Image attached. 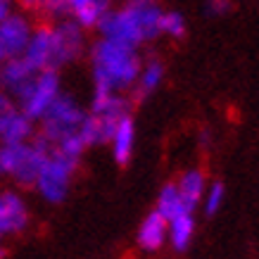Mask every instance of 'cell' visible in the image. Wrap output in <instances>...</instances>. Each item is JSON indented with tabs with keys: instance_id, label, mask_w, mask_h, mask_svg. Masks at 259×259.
I'll return each instance as SVG.
<instances>
[{
	"instance_id": "obj_24",
	"label": "cell",
	"mask_w": 259,
	"mask_h": 259,
	"mask_svg": "<svg viewBox=\"0 0 259 259\" xmlns=\"http://www.w3.org/2000/svg\"><path fill=\"white\" fill-rule=\"evenodd\" d=\"M207 5H209V12L214 15H224L228 10V0H207Z\"/></svg>"
},
{
	"instance_id": "obj_28",
	"label": "cell",
	"mask_w": 259,
	"mask_h": 259,
	"mask_svg": "<svg viewBox=\"0 0 259 259\" xmlns=\"http://www.w3.org/2000/svg\"><path fill=\"white\" fill-rule=\"evenodd\" d=\"M0 257H5V250H3V247H0Z\"/></svg>"
},
{
	"instance_id": "obj_14",
	"label": "cell",
	"mask_w": 259,
	"mask_h": 259,
	"mask_svg": "<svg viewBox=\"0 0 259 259\" xmlns=\"http://www.w3.org/2000/svg\"><path fill=\"white\" fill-rule=\"evenodd\" d=\"M67 3V15L74 17L83 29H93L100 24V19L110 12V0H64Z\"/></svg>"
},
{
	"instance_id": "obj_22",
	"label": "cell",
	"mask_w": 259,
	"mask_h": 259,
	"mask_svg": "<svg viewBox=\"0 0 259 259\" xmlns=\"http://www.w3.org/2000/svg\"><path fill=\"white\" fill-rule=\"evenodd\" d=\"M221 202H224V186L221 183H212L207 188V195H204V214H217L219 212Z\"/></svg>"
},
{
	"instance_id": "obj_25",
	"label": "cell",
	"mask_w": 259,
	"mask_h": 259,
	"mask_svg": "<svg viewBox=\"0 0 259 259\" xmlns=\"http://www.w3.org/2000/svg\"><path fill=\"white\" fill-rule=\"evenodd\" d=\"M10 5H12V0H0V19L10 15Z\"/></svg>"
},
{
	"instance_id": "obj_27",
	"label": "cell",
	"mask_w": 259,
	"mask_h": 259,
	"mask_svg": "<svg viewBox=\"0 0 259 259\" xmlns=\"http://www.w3.org/2000/svg\"><path fill=\"white\" fill-rule=\"evenodd\" d=\"M0 176H5V166H3V152H0Z\"/></svg>"
},
{
	"instance_id": "obj_2",
	"label": "cell",
	"mask_w": 259,
	"mask_h": 259,
	"mask_svg": "<svg viewBox=\"0 0 259 259\" xmlns=\"http://www.w3.org/2000/svg\"><path fill=\"white\" fill-rule=\"evenodd\" d=\"M0 152H3V166L8 176H12L22 186H36L40 169L48 159V148L43 143H3Z\"/></svg>"
},
{
	"instance_id": "obj_12",
	"label": "cell",
	"mask_w": 259,
	"mask_h": 259,
	"mask_svg": "<svg viewBox=\"0 0 259 259\" xmlns=\"http://www.w3.org/2000/svg\"><path fill=\"white\" fill-rule=\"evenodd\" d=\"M36 69H50V57H53V29L50 26H38L31 31V38L26 43V50L22 53Z\"/></svg>"
},
{
	"instance_id": "obj_15",
	"label": "cell",
	"mask_w": 259,
	"mask_h": 259,
	"mask_svg": "<svg viewBox=\"0 0 259 259\" xmlns=\"http://www.w3.org/2000/svg\"><path fill=\"white\" fill-rule=\"evenodd\" d=\"M112 155L119 164H126L131 155H134V143H136V126L131 114H126L117 121V128L112 134Z\"/></svg>"
},
{
	"instance_id": "obj_17",
	"label": "cell",
	"mask_w": 259,
	"mask_h": 259,
	"mask_svg": "<svg viewBox=\"0 0 259 259\" xmlns=\"http://www.w3.org/2000/svg\"><path fill=\"white\" fill-rule=\"evenodd\" d=\"M33 124H36V121L17 107V112L10 117V121L5 124V128H3L0 141L3 143H24V141H29V138H33Z\"/></svg>"
},
{
	"instance_id": "obj_11",
	"label": "cell",
	"mask_w": 259,
	"mask_h": 259,
	"mask_svg": "<svg viewBox=\"0 0 259 259\" xmlns=\"http://www.w3.org/2000/svg\"><path fill=\"white\" fill-rule=\"evenodd\" d=\"M128 12L131 17L136 19L138 24V29H141L143 38L145 40H152L157 38L159 33H162V10L155 0H128Z\"/></svg>"
},
{
	"instance_id": "obj_10",
	"label": "cell",
	"mask_w": 259,
	"mask_h": 259,
	"mask_svg": "<svg viewBox=\"0 0 259 259\" xmlns=\"http://www.w3.org/2000/svg\"><path fill=\"white\" fill-rule=\"evenodd\" d=\"M36 74L38 69L24 55L5 60V62H0V91L8 95H17Z\"/></svg>"
},
{
	"instance_id": "obj_1",
	"label": "cell",
	"mask_w": 259,
	"mask_h": 259,
	"mask_svg": "<svg viewBox=\"0 0 259 259\" xmlns=\"http://www.w3.org/2000/svg\"><path fill=\"white\" fill-rule=\"evenodd\" d=\"M91 60H93V88H107V91H126L136 86L143 67L136 48L110 38L95 43L91 50Z\"/></svg>"
},
{
	"instance_id": "obj_3",
	"label": "cell",
	"mask_w": 259,
	"mask_h": 259,
	"mask_svg": "<svg viewBox=\"0 0 259 259\" xmlns=\"http://www.w3.org/2000/svg\"><path fill=\"white\" fill-rule=\"evenodd\" d=\"M86 119V112L79 107V102L69 95H57L55 102L48 107V112L40 117V131L38 134L46 138L50 145L60 143L67 136L79 134L81 124Z\"/></svg>"
},
{
	"instance_id": "obj_7",
	"label": "cell",
	"mask_w": 259,
	"mask_h": 259,
	"mask_svg": "<svg viewBox=\"0 0 259 259\" xmlns=\"http://www.w3.org/2000/svg\"><path fill=\"white\" fill-rule=\"evenodd\" d=\"M98 29H100L102 38L117 40V43H124V46L138 48L141 43H145V38H143L141 29H138L136 19L131 17L128 8L110 10V12H107V15L100 19Z\"/></svg>"
},
{
	"instance_id": "obj_13",
	"label": "cell",
	"mask_w": 259,
	"mask_h": 259,
	"mask_svg": "<svg viewBox=\"0 0 259 259\" xmlns=\"http://www.w3.org/2000/svg\"><path fill=\"white\" fill-rule=\"evenodd\" d=\"M166 236H169V221L155 209L143 219L141 228H138V245L148 252H157L164 245Z\"/></svg>"
},
{
	"instance_id": "obj_16",
	"label": "cell",
	"mask_w": 259,
	"mask_h": 259,
	"mask_svg": "<svg viewBox=\"0 0 259 259\" xmlns=\"http://www.w3.org/2000/svg\"><path fill=\"white\" fill-rule=\"evenodd\" d=\"M193 233H195V219H193V212H183L176 214L169 219V243L174 245V250H186L193 240Z\"/></svg>"
},
{
	"instance_id": "obj_8",
	"label": "cell",
	"mask_w": 259,
	"mask_h": 259,
	"mask_svg": "<svg viewBox=\"0 0 259 259\" xmlns=\"http://www.w3.org/2000/svg\"><path fill=\"white\" fill-rule=\"evenodd\" d=\"M29 38H31V26L22 15L10 12L5 19H0V62L22 55Z\"/></svg>"
},
{
	"instance_id": "obj_20",
	"label": "cell",
	"mask_w": 259,
	"mask_h": 259,
	"mask_svg": "<svg viewBox=\"0 0 259 259\" xmlns=\"http://www.w3.org/2000/svg\"><path fill=\"white\" fill-rule=\"evenodd\" d=\"M162 76H164V67L157 60H150L145 67H141V74H138V81H136V95L145 98L152 91H157V86L162 83Z\"/></svg>"
},
{
	"instance_id": "obj_9",
	"label": "cell",
	"mask_w": 259,
	"mask_h": 259,
	"mask_svg": "<svg viewBox=\"0 0 259 259\" xmlns=\"http://www.w3.org/2000/svg\"><path fill=\"white\" fill-rule=\"evenodd\" d=\"M29 224L26 202L17 193H0V238L22 233Z\"/></svg>"
},
{
	"instance_id": "obj_21",
	"label": "cell",
	"mask_w": 259,
	"mask_h": 259,
	"mask_svg": "<svg viewBox=\"0 0 259 259\" xmlns=\"http://www.w3.org/2000/svg\"><path fill=\"white\" fill-rule=\"evenodd\" d=\"M162 33L171 36V38H181L186 33V22L179 12H164L162 15Z\"/></svg>"
},
{
	"instance_id": "obj_6",
	"label": "cell",
	"mask_w": 259,
	"mask_h": 259,
	"mask_svg": "<svg viewBox=\"0 0 259 259\" xmlns=\"http://www.w3.org/2000/svg\"><path fill=\"white\" fill-rule=\"evenodd\" d=\"M83 50V26L79 22H62L53 29V57L50 69H60L74 62Z\"/></svg>"
},
{
	"instance_id": "obj_4",
	"label": "cell",
	"mask_w": 259,
	"mask_h": 259,
	"mask_svg": "<svg viewBox=\"0 0 259 259\" xmlns=\"http://www.w3.org/2000/svg\"><path fill=\"white\" fill-rule=\"evenodd\" d=\"M60 95V79L57 69H40L26 86L15 95L19 102V110L29 114L33 121H40V117L48 112V107Z\"/></svg>"
},
{
	"instance_id": "obj_29",
	"label": "cell",
	"mask_w": 259,
	"mask_h": 259,
	"mask_svg": "<svg viewBox=\"0 0 259 259\" xmlns=\"http://www.w3.org/2000/svg\"><path fill=\"white\" fill-rule=\"evenodd\" d=\"M126 3H128V0H126Z\"/></svg>"
},
{
	"instance_id": "obj_23",
	"label": "cell",
	"mask_w": 259,
	"mask_h": 259,
	"mask_svg": "<svg viewBox=\"0 0 259 259\" xmlns=\"http://www.w3.org/2000/svg\"><path fill=\"white\" fill-rule=\"evenodd\" d=\"M15 112H17L15 102L10 100L8 93H3V91H0V136H3V128H5V124L10 121V117H12Z\"/></svg>"
},
{
	"instance_id": "obj_19",
	"label": "cell",
	"mask_w": 259,
	"mask_h": 259,
	"mask_svg": "<svg viewBox=\"0 0 259 259\" xmlns=\"http://www.w3.org/2000/svg\"><path fill=\"white\" fill-rule=\"evenodd\" d=\"M179 190H181V195H183V200H186V204H188L190 209H195L197 202L204 197V176L202 171H186L183 176H181L179 181Z\"/></svg>"
},
{
	"instance_id": "obj_5",
	"label": "cell",
	"mask_w": 259,
	"mask_h": 259,
	"mask_svg": "<svg viewBox=\"0 0 259 259\" xmlns=\"http://www.w3.org/2000/svg\"><path fill=\"white\" fill-rule=\"evenodd\" d=\"M76 159H69L50 150L48 155L46 164L40 169V176L36 181V188L48 202H62L67 197V190H69V183H71V174L76 169Z\"/></svg>"
},
{
	"instance_id": "obj_18",
	"label": "cell",
	"mask_w": 259,
	"mask_h": 259,
	"mask_svg": "<svg viewBox=\"0 0 259 259\" xmlns=\"http://www.w3.org/2000/svg\"><path fill=\"white\" fill-rule=\"evenodd\" d=\"M157 212L169 221L171 217H176V214L193 212V209L186 204V200H183V195H181L179 186H171V183H169V186L162 188V193H159V197H157Z\"/></svg>"
},
{
	"instance_id": "obj_26",
	"label": "cell",
	"mask_w": 259,
	"mask_h": 259,
	"mask_svg": "<svg viewBox=\"0 0 259 259\" xmlns=\"http://www.w3.org/2000/svg\"><path fill=\"white\" fill-rule=\"evenodd\" d=\"M22 5H26V8H40V3L43 0H19Z\"/></svg>"
}]
</instances>
